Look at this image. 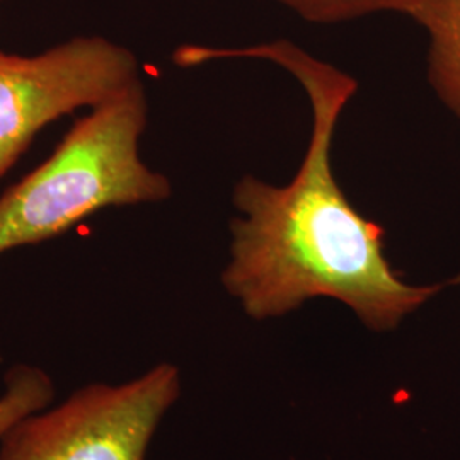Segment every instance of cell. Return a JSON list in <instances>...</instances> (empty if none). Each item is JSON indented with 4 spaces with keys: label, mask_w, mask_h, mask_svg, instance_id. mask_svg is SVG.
<instances>
[{
    "label": "cell",
    "mask_w": 460,
    "mask_h": 460,
    "mask_svg": "<svg viewBox=\"0 0 460 460\" xmlns=\"http://www.w3.org/2000/svg\"><path fill=\"white\" fill-rule=\"evenodd\" d=\"M182 64L251 58L290 74L311 106V137L296 176L277 186L252 174L234 186L239 217L230 222V260L222 283L243 311L266 321L313 298H334L372 331L395 329L452 279L411 285L385 254V229L360 214L336 180L338 121L358 83L290 40L241 49H184Z\"/></svg>",
    "instance_id": "obj_1"
},
{
    "label": "cell",
    "mask_w": 460,
    "mask_h": 460,
    "mask_svg": "<svg viewBox=\"0 0 460 460\" xmlns=\"http://www.w3.org/2000/svg\"><path fill=\"white\" fill-rule=\"evenodd\" d=\"M146 125L140 81L77 121L45 164L0 198V254L49 239L106 207L167 199L171 182L140 157Z\"/></svg>",
    "instance_id": "obj_2"
},
{
    "label": "cell",
    "mask_w": 460,
    "mask_h": 460,
    "mask_svg": "<svg viewBox=\"0 0 460 460\" xmlns=\"http://www.w3.org/2000/svg\"><path fill=\"white\" fill-rule=\"evenodd\" d=\"M180 393V370L171 363L118 385H85L9 428L0 460H146Z\"/></svg>",
    "instance_id": "obj_3"
},
{
    "label": "cell",
    "mask_w": 460,
    "mask_h": 460,
    "mask_svg": "<svg viewBox=\"0 0 460 460\" xmlns=\"http://www.w3.org/2000/svg\"><path fill=\"white\" fill-rule=\"evenodd\" d=\"M138 79L130 49L74 38L36 57L0 53V178L36 133L79 108H96Z\"/></svg>",
    "instance_id": "obj_4"
},
{
    "label": "cell",
    "mask_w": 460,
    "mask_h": 460,
    "mask_svg": "<svg viewBox=\"0 0 460 460\" xmlns=\"http://www.w3.org/2000/svg\"><path fill=\"white\" fill-rule=\"evenodd\" d=\"M420 26L429 38L428 81L460 121V0H428Z\"/></svg>",
    "instance_id": "obj_5"
},
{
    "label": "cell",
    "mask_w": 460,
    "mask_h": 460,
    "mask_svg": "<svg viewBox=\"0 0 460 460\" xmlns=\"http://www.w3.org/2000/svg\"><path fill=\"white\" fill-rule=\"evenodd\" d=\"M296 16L315 24H336L360 17L393 13L420 24L428 0H279Z\"/></svg>",
    "instance_id": "obj_6"
},
{
    "label": "cell",
    "mask_w": 460,
    "mask_h": 460,
    "mask_svg": "<svg viewBox=\"0 0 460 460\" xmlns=\"http://www.w3.org/2000/svg\"><path fill=\"white\" fill-rule=\"evenodd\" d=\"M55 395L53 382L43 370L17 365L5 376V391L0 395V438L19 420L45 410Z\"/></svg>",
    "instance_id": "obj_7"
}]
</instances>
